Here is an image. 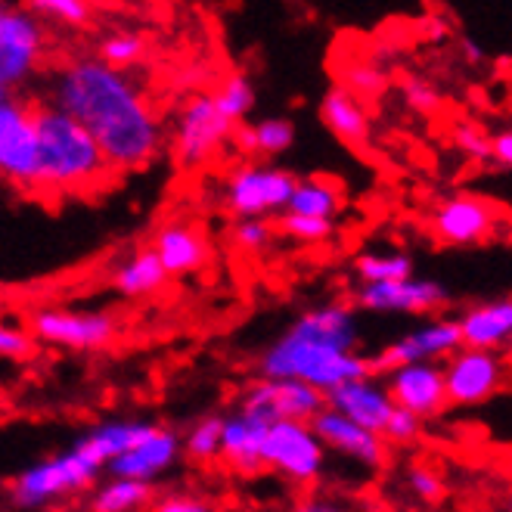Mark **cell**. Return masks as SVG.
<instances>
[{
    "mask_svg": "<svg viewBox=\"0 0 512 512\" xmlns=\"http://www.w3.org/2000/svg\"><path fill=\"white\" fill-rule=\"evenodd\" d=\"M47 106L94 137L115 174L143 171L162 153V122L131 72L81 56L50 75Z\"/></svg>",
    "mask_w": 512,
    "mask_h": 512,
    "instance_id": "cell-1",
    "label": "cell"
},
{
    "mask_svg": "<svg viewBox=\"0 0 512 512\" xmlns=\"http://www.w3.org/2000/svg\"><path fill=\"white\" fill-rule=\"evenodd\" d=\"M261 376L311 385L323 398L345 382L373 376L370 360L357 354L354 308L345 301H326L305 311L261 354Z\"/></svg>",
    "mask_w": 512,
    "mask_h": 512,
    "instance_id": "cell-2",
    "label": "cell"
},
{
    "mask_svg": "<svg viewBox=\"0 0 512 512\" xmlns=\"http://www.w3.org/2000/svg\"><path fill=\"white\" fill-rule=\"evenodd\" d=\"M35 140H38V190L47 193H84L97 190L115 177L100 146L75 118L47 103H35Z\"/></svg>",
    "mask_w": 512,
    "mask_h": 512,
    "instance_id": "cell-3",
    "label": "cell"
},
{
    "mask_svg": "<svg viewBox=\"0 0 512 512\" xmlns=\"http://www.w3.org/2000/svg\"><path fill=\"white\" fill-rule=\"evenodd\" d=\"M100 472L103 469L75 444V447L63 450V454L47 457L35 466L22 469L13 478L10 497L19 509H41L59 497H69V494L90 488Z\"/></svg>",
    "mask_w": 512,
    "mask_h": 512,
    "instance_id": "cell-4",
    "label": "cell"
},
{
    "mask_svg": "<svg viewBox=\"0 0 512 512\" xmlns=\"http://www.w3.org/2000/svg\"><path fill=\"white\" fill-rule=\"evenodd\" d=\"M47 53L44 19L28 7H7L0 13V97H19L35 78Z\"/></svg>",
    "mask_w": 512,
    "mask_h": 512,
    "instance_id": "cell-5",
    "label": "cell"
},
{
    "mask_svg": "<svg viewBox=\"0 0 512 512\" xmlns=\"http://www.w3.org/2000/svg\"><path fill=\"white\" fill-rule=\"evenodd\" d=\"M295 180L298 177L280 165H239L224 180V205L236 221H270V215L286 212Z\"/></svg>",
    "mask_w": 512,
    "mask_h": 512,
    "instance_id": "cell-6",
    "label": "cell"
},
{
    "mask_svg": "<svg viewBox=\"0 0 512 512\" xmlns=\"http://www.w3.org/2000/svg\"><path fill=\"white\" fill-rule=\"evenodd\" d=\"M0 180L22 193L38 190L35 103L25 97H0Z\"/></svg>",
    "mask_w": 512,
    "mask_h": 512,
    "instance_id": "cell-7",
    "label": "cell"
},
{
    "mask_svg": "<svg viewBox=\"0 0 512 512\" xmlns=\"http://www.w3.org/2000/svg\"><path fill=\"white\" fill-rule=\"evenodd\" d=\"M28 336L66 351H100L118 336V323L106 311L41 308L28 317Z\"/></svg>",
    "mask_w": 512,
    "mask_h": 512,
    "instance_id": "cell-8",
    "label": "cell"
},
{
    "mask_svg": "<svg viewBox=\"0 0 512 512\" xmlns=\"http://www.w3.org/2000/svg\"><path fill=\"white\" fill-rule=\"evenodd\" d=\"M261 463L295 485H311L323 475L326 447L311 423H267L261 441Z\"/></svg>",
    "mask_w": 512,
    "mask_h": 512,
    "instance_id": "cell-9",
    "label": "cell"
},
{
    "mask_svg": "<svg viewBox=\"0 0 512 512\" xmlns=\"http://www.w3.org/2000/svg\"><path fill=\"white\" fill-rule=\"evenodd\" d=\"M230 134H233V125L218 115L212 97L199 94L177 115L171 153H174L180 168L193 171V168H199L212 159L218 149L230 140Z\"/></svg>",
    "mask_w": 512,
    "mask_h": 512,
    "instance_id": "cell-10",
    "label": "cell"
},
{
    "mask_svg": "<svg viewBox=\"0 0 512 512\" xmlns=\"http://www.w3.org/2000/svg\"><path fill=\"white\" fill-rule=\"evenodd\" d=\"M326 407V398L311 385H301L292 379H258L246 388L243 407L258 423H311V419Z\"/></svg>",
    "mask_w": 512,
    "mask_h": 512,
    "instance_id": "cell-11",
    "label": "cell"
},
{
    "mask_svg": "<svg viewBox=\"0 0 512 512\" xmlns=\"http://www.w3.org/2000/svg\"><path fill=\"white\" fill-rule=\"evenodd\" d=\"M444 391L447 404L457 407H478L491 401L503 388L506 364L503 357L494 351H472V348H457L444 360Z\"/></svg>",
    "mask_w": 512,
    "mask_h": 512,
    "instance_id": "cell-12",
    "label": "cell"
},
{
    "mask_svg": "<svg viewBox=\"0 0 512 512\" xmlns=\"http://www.w3.org/2000/svg\"><path fill=\"white\" fill-rule=\"evenodd\" d=\"M457 348H460L457 320H432V323L410 329V333H404L391 345H385L370 360V373L373 370L391 373L410 364H435V360H447Z\"/></svg>",
    "mask_w": 512,
    "mask_h": 512,
    "instance_id": "cell-13",
    "label": "cell"
},
{
    "mask_svg": "<svg viewBox=\"0 0 512 512\" xmlns=\"http://www.w3.org/2000/svg\"><path fill=\"white\" fill-rule=\"evenodd\" d=\"M500 221V208L485 196H450L432 215V230L444 246L485 243Z\"/></svg>",
    "mask_w": 512,
    "mask_h": 512,
    "instance_id": "cell-14",
    "label": "cell"
},
{
    "mask_svg": "<svg viewBox=\"0 0 512 512\" xmlns=\"http://www.w3.org/2000/svg\"><path fill=\"white\" fill-rule=\"evenodd\" d=\"M357 305L373 314H432L447 305V289L438 280L407 277L398 283H364Z\"/></svg>",
    "mask_w": 512,
    "mask_h": 512,
    "instance_id": "cell-15",
    "label": "cell"
},
{
    "mask_svg": "<svg viewBox=\"0 0 512 512\" xmlns=\"http://www.w3.org/2000/svg\"><path fill=\"white\" fill-rule=\"evenodd\" d=\"M385 391L391 404L416 419H435L447 407L444 373L438 364H410L391 370Z\"/></svg>",
    "mask_w": 512,
    "mask_h": 512,
    "instance_id": "cell-16",
    "label": "cell"
},
{
    "mask_svg": "<svg viewBox=\"0 0 512 512\" xmlns=\"http://www.w3.org/2000/svg\"><path fill=\"white\" fill-rule=\"evenodd\" d=\"M311 429H314V435L320 438L323 447L336 450V454H342V457H348V460H354L360 466L379 469L385 463V441H382V435L354 426L351 419H345V416H339L333 410L323 407L311 419Z\"/></svg>",
    "mask_w": 512,
    "mask_h": 512,
    "instance_id": "cell-17",
    "label": "cell"
},
{
    "mask_svg": "<svg viewBox=\"0 0 512 512\" xmlns=\"http://www.w3.org/2000/svg\"><path fill=\"white\" fill-rule=\"evenodd\" d=\"M326 410H333V413L351 419L354 426L379 435L382 426H385V419L391 416V410H395V404H391L388 391H385V385L379 379L364 376V379L345 382V385L329 391Z\"/></svg>",
    "mask_w": 512,
    "mask_h": 512,
    "instance_id": "cell-18",
    "label": "cell"
},
{
    "mask_svg": "<svg viewBox=\"0 0 512 512\" xmlns=\"http://www.w3.org/2000/svg\"><path fill=\"white\" fill-rule=\"evenodd\" d=\"M153 255L159 258L162 270L168 277H180V274H196L208 264V239L202 236V230L190 221H168L156 230L153 239Z\"/></svg>",
    "mask_w": 512,
    "mask_h": 512,
    "instance_id": "cell-19",
    "label": "cell"
},
{
    "mask_svg": "<svg viewBox=\"0 0 512 512\" xmlns=\"http://www.w3.org/2000/svg\"><path fill=\"white\" fill-rule=\"evenodd\" d=\"M180 457V438L171 429H156L149 438H143L137 447H131L128 454H122L115 463H109L106 469L112 472V478H131V481H153L168 472Z\"/></svg>",
    "mask_w": 512,
    "mask_h": 512,
    "instance_id": "cell-20",
    "label": "cell"
},
{
    "mask_svg": "<svg viewBox=\"0 0 512 512\" xmlns=\"http://www.w3.org/2000/svg\"><path fill=\"white\" fill-rule=\"evenodd\" d=\"M457 329H460V348L500 354V348H506L512 336V301L503 295L485 301V305L469 308L457 320Z\"/></svg>",
    "mask_w": 512,
    "mask_h": 512,
    "instance_id": "cell-21",
    "label": "cell"
},
{
    "mask_svg": "<svg viewBox=\"0 0 512 512\" xmlns=\"http://www.w3.org/2000/svg\"><path fill=\"white\" fill-rule=\"evenodd\" d=\"M320 118L323 125L333 131L345 146L351 149H367L370 143V115L364 100L348 94L345 87L333 84L320 100Z\"/></svg>",
    "mask_w": 512,
    "mask_h": 512,
    "instance_id": "cell-22",
    "label": "cell"
},
{
    "mask_svg": "<svg viewBox=\"0 0 512 512\" xmlns=\"http://www.w3.org/2000/svg\"><path fill=\"white\" fill-rule=\"evenodd\" d=\"M264 423L246 416V413H233L224 416V432H221V457L243 475H255L264 469L261 463V441H264Z\"/></svg>",
    "mask_w": 512,
    "mask_h": 512,
    "instance_id": "cell-23",
    "label": "cell"
},
{
    "mask_svg": "<svg viewBox=\"0 0 512 512\" xmlns=\"http://www.w3.org/2000/svg\"><path fill=\"white\" fill-rule=\"evenodd\" d=\"M156 429H159L156 423H131V419H128V423H103V426L90 429L78 441V447L100 469H106L109 463H115L122 454H128L131 447H137L143 438H149Z\"/></svg>",
    "mask_w": 512,
    "mask_h": 512,
    "instance_id": "cell-24",
    "label": "cell"
},
{
    "mask_svg": "<svg viewBox=\"0 0 512 512\" xmlns=\"http://www.w3.org/2000/svg\"><path fill=\"white\" fill-rule=\"evenodd\" d=\"M286 212L301 215V218H317V221H336V215L342 212V190L333 180H323V177L295 180Z\"/></svg>",
    "mask_w": 512,
    "mask_h": 512,
    "instance_id": "cell-25",
    "label": "cell"
},
{
    "mask_svg": "<svg viewBox=\"0 0 512 512\" xmlns=\"http://www.w3.org/2000/svg\"><path fill=\"white\" fill-rule=\"evenodd\" d=\"M165 280H168V274L162 270L159 258L153 255V249L146 246V249L134 252L122 267L115 270L112 286L118 295H125V298H149L165 286Z\"/></svg>",
    "mask_w": 512,
    "mask_h": 512,
    "instance_id": "cell-26",
    "label": "cell"
},
{
    "mask_svg": "<svg viewBox=\"0 0 512 512\" xmlns=\"http://www.w3.org/2000/svg\"><path fill=\"white\" fill-rule=\"evenodd\" d=\"M236 140V146L243 149V153H255V156H283L286 149H292L295 143V125L289 118H264V122H255V125H239L233 128L230 134Z\"/></svg>",
    "mask_w": 512,
    "mask_h": 512,
    "instance_id": "cell-27",
    "label": "cell"
},
{
    "mask_svg": "<svg viewBox=\"0 0 512 512\" xmlns=\"http://www.w3.org/2000/svg\"><path fill=\"white\" fill-rule=\"evenodd\" d=\"M149 500H153V485H146V481H131V478H112L94 491L90 509L94 512H137Z\"/></svg>",
    "mask_w": 512,
    "mask_h": 512,
    "instance_id": "cell-28",
    "label": "cell"
},
{
    "mask_svg": "<svg viewBox=\"0 0 512 512\" xmlns=\"http://www.w3.org/2000/svg\"><path fill=\"white\" fill-rule=\"evenodd\" d=\"M149 41L140 32H131V28H122V32H109L103 35V41L97 44V59L112 69H122L131 72L140 59L146 56Z\"/></svg>",
    "mask_w": 512,
    "mask_h": 512,
    "instance_id": "cell-29",
    "label": "cell"
},
{
    "mask_svg": "<svg viewBox=\"0 0 512 512\" xmlns=\"http://www.w3.org/2000/svg\"><path fill=\"white\" fill-rule=\"evenodd\" d=\"M212 103L224 122L239 128L249 118V112L255 109V87L246 75H230L212 94Z\"/></svg>",
    "mask_w": 512,
    "mask_h": 512,
    "instance_id": "cell-30",
    "label": "cell"
},
{
    "mask_svg": "<svg viewBox=\"0 0 512 512\" xmlns=\"http://www.w3.org/2000/svg\"><path fill=\"white\" fill-rule=\"evenodd\" d=\"M357 277L370 283H398L413 277V261L404 252H364L354 261Z\"/></svg>",
    "mask_w": 512,
    "mask_h": 512,
    "instance_id": "cell-31",
    "label": "cell"
},
{
    "mask_svg": "<svg viewBox=\"0 0 512 512\" xmlns=\"http://www.w3.org/2000/svg\"><path fill=\"white\" fill-rule=\"evenodd\" d=\"M221 432H224V416H202L199 423L190 426L187 438H180V450L193 463H208L221 457Z\"/></svg>",
    "mask_w": 512,
    "mask_h": 512,
    "instance_id": "cell-32",
    "label": "cell"
},
{
    "mask_svg": "<svg viewBox=\"0 0 512 512\" xmlns=\"http://www.w3.org/2000/svg\"><path fill=\"white\" fill-rule=\"evenodd\" d=\"M339 87H345L348 94H354L357 100H364V97H379V94H382V87H385V75H382V69L373 66V63H345Z\"/></svg>",
    "mask_w": 512,
    "mask_h": 512,
    "instance_id": "cell-33",
    "label": "cell"
},
{
    "mask_svg": "<svg viewBox=\"0 0 512 512\" xmlns=\"http://www.w3.org/2000/svg\"><path fill=\"white\" fill-rule=\"evenodd\" d=\"M280 233H286L289 239L301 246H320L326 243L329 236H333L336 224L333 221H317V218H301V215H280Z\"/></svg>",
    "mask_w": 512,
    "mask_h": 512,
    "instance_id": "cell-34",
    "label": "cell"
},
{
    "mask_svg": "<svg viewBox=\"0 0 512 512\" xmlns=\"http://www.w3.org/2000/svg\"><path fill=\"white\" fill-rule=\"evenodd\" d=\"M277 239V227L264 221V218H249V221H236L233 224V246L246 255L264 252L270 243Z\"/></svg>",
    "mask_w": 512,
    "mask_h": 512,
    "instance_id": "cell-35",
    "label": "cell"
},
{
    "mask_svg": "<svg viewBox=\"0 0 512 512\" xmlns=\"http://www.w3.org/2000/svg\"><path fill=\"white\" fill-rule=\"evenodd\" d=\"M35 16L41 13L44 19H53V22H63V25H87L94 10L84 0H35V4H28Z\"/></svg>",
    "mask_w": 512,
    "mask_h": 512,
    "instance_id": "cell-36",
    "label": "cell"
},
{
    "mask_svg": "<svg viewBox=\"0 0 512 512\" xmlns=\"http://www.w3.org/2000/svg\"><path fill=\"white\" fill-rule=\"evenodd\" d=\"M419 432H423V419H416L404 410H391V416L385 419L382 426V441H391V444H413L419 438Z\"/></svg>",
    "mask_w": 512,
    "mask_h": 512,
    "instance_id": "cell-37",
    "label": "cell"
},
{
    "mask_svg": "<svg viewBox=\"0 0 512 512\" xmlns=\"http://www.w3.org/2000/svg\"><path fill=\"white\" fill-rule=\"evenodd\" d=\"M407 488H410L419 500H429V503L441 500L444 491H447L444 478H441L432 466H413V469L407 472Z\"/></svg>",
    "mask_w": 512,
    "mask_h": 512,
    "instance_id": "cell-38",
    "label": "cell"
},
{
    "mask_svg": "<svg viewBox=\"0 0 512 512\" xmlns=\"http://www.w3.org/2000/svg\"><path fill=\"white\" fill-rule=\"evenodd\" d=\"M35 351V339L25 333L19 326L10 323H0V357H10V360H22Z\"/></svg>",
    "mask_w": 512,
    "mask_h": 512,
    "instance_id": "cell-39",
    "label": "cell"
},
{
    "mask_svg": "<svg viewBox=\"0 0 512 512\" xmlns=\"http://www.w3.org/2000/svg\"><path fill=\"white\" fill-rule=\"evenodd\" d=\"M404 97H407V103L413 106V109H419V112H432L435 106H438V90L429 84V81H423V78H410L407 84H404Z\"/></svg>",
    "mask_w": 512,
    "mask_h": 512,
    "instance_id": "cell-40",
    "label": "cell"
},
{
    "mask_svg": "<svg viewBox=\"0 0 512 512\" xmlns=\"http://www.w3.org/2000/svg\"><path fill=\"white\" fill-rule=\"evenodd\" d=\"M454 143L463 149L469 159H488V137L481 134L475 125H460L454 131Z\"/></svg>",
    "mask_w": 512,
    "mask_h": 512,
    "instance_id": "cell-41",
    "label": "cell"
},
{
    "mask_svg": "<svg viewBox=\"0 0 512 512\" xmlns=\"http://www.w3.org/2000/svg\"><path fill=\"white\" fill-rule=\"evenodd\" d=\"M153 512H215L212 503H205L202 497H190V494H168L162 500L153 503Z\"/></svg>",
    "mask_w": 512,
    "mask_h": 512,
    "instance_id": "cell-42",
    "label": "cell"
},
{
    "mask_svg": "<svg viewBox=\"0 0 512 512\" xmlns=\"http://www.w3.org/2000/svg\"><path fill=\"white\" fill-rule=\"evenodd\" d=\"M488 159L497 162L500 168L512 165V134L509 131H500V134L488 137Z\"/></svg>",
    "mask_w": 512,
    "mask_h": 512,
    "instance_id": "cell-43",
    "label": "cell"
},
{
    "mask_svg": "<svg viewBox=\"0 0 512 512\" xmlns=\"http://www.w3.org/2000/svg\"><path fill=\"white\" fill-rule=\"evenodd\" d=\"M295 512H348V506H342L339 500H333V497H323V494H314V497H305L298 506H295Z\"/></svg>",
    "mask_w": 512,
    "mask_h": 512,
    "instance_id": "cell-44",
    "label": "cell"
},
{
    "mask_svg": "<svg viewBox=\"0 0 512 512\" xmlns=\"http://www.w3.org/2000/svg\"><path fill=\"white\" fill-rule=\"evenodd\" d=\"M466 56H469V59H481V50H478L475 44H466Z\"/></svg>",
    "mask_w": 512,
    "mask_h": 512,
    "instance_id": "cell-45",
    "label": "cell"
},
{
    "mask_svg": "<svg viewBox=\"0 0 512 512\" xmlns=\"http://www.w3.org/2000/svg\"><path fill=\"white\" fill-rule=\"evenodd\" d=\"M4 10H7V4H0V13H4Z\"/></svg>",
    "mask_w": 512,
    "mask_h": 512,
    "instance_id": "cell-46",
    "label": "cell"
}]
</instances>
